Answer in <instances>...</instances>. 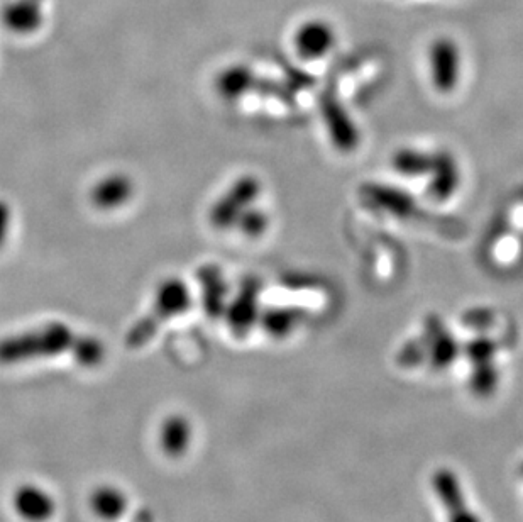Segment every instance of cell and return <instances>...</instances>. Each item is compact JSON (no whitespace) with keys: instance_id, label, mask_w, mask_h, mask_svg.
<instances>
[{"instance_id":"6da1fadb","label":"cell","mask_w":523,"mask_h":522,"mask_svg":"<svg viewBox=\"0 0 523 522\" xmlns=\"http://www.w3.org/2000/svg\"><path fill=\"white\" fill-rule=\"evenodd\" d=\"M78 333L63 321H51L0 338V367L53 360L72 353Z\"/></svg>"},{"instance_id":"7a4b0ae2","label":"cell","mask_w":523,"mask_h":522,"mask_svg":"<svg viewBox=\"0 0 523 522\" xmlns=\"http://www.w3.org/2000/svg\"><path fill=\"white\" fill-rule=\"evenodd\" d=\"M193 306L192 290L180 277L165 278L153 295V304L138 323L126 334V345L138 350L155 338L158 329L175 317L182 316Z\"/></svg>"},{"instance_id":"3957f363","label":"cell","mask_w":523,"mask_h":522,"mask_svg":"<svg viewBox=\"0 0 523 522\" xmlns=\"http://www.w3.org/2000/svg\"><path fill=\"white\" fill-rule=\"evenodd\" d=\"M261 195V182L254 175L236 178L207 212L210 226L219 231L236 228L244 212L254 207Z\"/></svg>"},{"instance_id":"277c9868","label":"cell","mask_w":523,"mask_h":522,"mask_svg":"<svg viewBox=\"0 0 523 522\" xmlns=\"http://www.w3.org/2000/svg\"><path fill=\"white\" fill-rule=\"evenodd\" d=\"M432 85L441 94H451L459 87L463 75V53L456 41L447 36L434 39L427 51Z\"/></svg>"},{"instance_id":"5b68a950","label":"cell","mask_w":523,"mask_h":522,"mask_svg":"<svg viewBox=\"0 0 523 522\" xmlns=\"http://www.w3.org/2000/svg\"><path fill=\"white\" fill-rule=\"evenodd\" d=\"M11 507L19 521L51 522L58 512V500L43 485L23 482L12 490Z\"/></svg>"},{"instance_id":"8992f818","label":"cell","mask_w":523,"mask_h":522,"mask_svg":"<svg viewBox=\"0 0 523 522\" xmlns=\"http://www.w3.org/2000/svg\"><path fill=\"white\" fill-rule=\"evenodd\" d=\"M259 287L258 280L249 278L244 282L243 287L239 289L234 297L227 302L226 317L227 328L237 338L248 336L249 331L254 328L261 317L259 311Z\"/></svg>"},{"instance_id":"52a82bcc","label":"cell","mask_w":523,"mask_h":522,"mask_svg":"<svg viewBox=\"0 0 523 522\" xmlns=\"http://www.w3.org/2000/svg\"><path fill=\"white\" fill-rule=\"evenodd\" d=\"M337 43L336 29L324 19H307L293 34V48L303 60H320L329 55Z\"/></svg>"},{"instance_id":"ba28073f","label":"cell","mask_w":523,"mask_h":522,"mask_svg":"<svg viewBox=\"0 0 523 522\" xmlns=\"http://www.w3.org/2000/svg\"><path fill=\"white\" fill-rule=\"evenodd\" d=\"M134 194L136 184L127 173H107L90 189V204L100 212L119 211L133 200Z\"/></svg>"},{"instance_id":"9c48e42d","label":"cell","mask_w":523,"mask_h":522,"mask_svg":"<svg viewBox=\"0 0 523 522\" xmlns=\"http://www.w3.org/2000/svg\"><path fill=\"white\" fill-rule=\"evenodd\" d=\"M195 439V428H193L190 417L182 412H171L161 419L158 428V446L161 453L168 456L170 460H180L187 456Z\"/></svg>"},{"instance_id":"30bf717a","label":"cell","mask_w":523,"mask_h":522,"mask_svg":"<svg viewBox=\"0 0 523 522\" xmlns=\"http://www.w3.org/2000/svg\"><path fill=\"white\" fill-rule=\"evenodd\" d=\"M46 0H9L0 11V21L9 33L31 36L45 24Z\"/></svg>"},{"instance_id":"8fae6325","label":"cell","mask_w":523,"mask_h":522,"mask_svg":"<svg viewBox=\"0 0 523 522\" xmlns=\"http://www.w3.org/2000/svg\"><path fill=\"white\" fill-rule=\"evenodd\" d=\"M90 514L100 522H119L131 507L126 490L116 484H99L87 495Z\"/></svg>"},{"instance_id":"7c38bea8","label":"cell","mask_w":523,"mask_h":522,"mask_svg":"<svg viewBox=\"0 0 523 522\" xmlns=\"http://www.w3.org/2000/svg\"><path fill=\"white\" fill-rule=\"evenodd\" d=\"M197 280L202 290L205 314L212 319L224 317L229 302V284L224 272L217 265H204L197 270Z\"/></svg>"},{"instance_id":"4fadbf2b","label":"cell","mask_w":523,"mask_h":522,"mask_svg":"<svg viewBox=\"0 0 523 522\" xmlns=\"http://www.w3.org/2000/svg\"><path fill=\"white\" fill-rule=\"evenodd\" d=\"M322 109L325 126L334 146L344 153L354 150L359 143L358 128L354 126L351 116H347L346 109L334 99H325Z\"/></svg>"},{"instance_id":"5bb4252c","label":"cell","mask_w":523,"mask_h":522,"mask_svg":"<svg viewBox=\"0 0 523 522\" xmlns=\"http://www.w3.org/2000/svg\"><path fill=\"white\" fill-rule=\"evenodd\" d=\"M429 192L435 200L451 199L461 184V172L454 156L449 153H437L432 160L429 172Z\"/></svg>"},{"instance_id":"9a60e30c","label":"cell","mask_w":523,"mask_h":522,"mask_svg":"<svg viewBox=\"0 0 523 522\" xmlns=\"http://www.w3.org/2000/svg\"><path fill=\"white\" fill-rule=\"evenodd\" d=\"M432 485H434L435 495L441 500L442 506L446 507L447 516H459L469 511L461 480L452 470L449 468L437 470L432 477Z\"/></svg>"},{"instance_id":"2e32d148","label":"cell","mask_w":523,"mask_h":522,"mask_svg":"<svg viewBox=\"0 0 523 522\" xmlns=\"http://www.w3.org/2000/svg\"><path fill=\"white\" fill-rule=\"evenodd\" d=\"M256 87V75L246 65H231L215 77V90L221 99L236 102Z\"/></svg>"},{"instance_id":"e0dca14e","label":"cell","mask_w":523,"mask_h":522,"mask_svg":"<svg viewBox=\"0 0 523 522\" xmlns=\"http://www.w3.org/2000/svg\"><path fill=\"white\" fill-rule=\"evenodd\" d=\"M70 355L80 367L95 368L104 363L107 348L97 336L78 334Z\"/></svg>"},{"instance_id":"ac0fdd59","label":"cell","mask_w":523,"mask_h":522,"mask_svg":"<svg viewBox=\"0 0 523 522\" xmlns=\"http://www.w3.org/2000/svg\"><path fill=\"white\" fill-rule=\"evenodd\" d=\"M434 155L420 150H400L393 155V168L405 177H425L429 175Z\"/></svg>"},{"instance_id":"d6986e66","label":"cell","mask_w":523,"mask_h":522,"mask_svg":"<svg viewBox=\"0 0 523 522\" xmlns=\"http://www.w3.org/2000/svg\"><path fill=\"white\" fill-rule=\"evenodd\" d=\"M300 319H302V316L295 309H287V307L270 309L259 317L266 333L275 336V338H283V336L293 333L300 323Z\"/></svg>"},{"instance_id":"ffe728a7","label":"cell","mask_w":523,"mask_h":522,"mask_svg":"<svg viewBox=\"0 0 523 522\" xmlns=\"http://www.w3.org/2000/svg\"><path fill=\"white\" fill-rule=\"evenodd\" d=\"M429 351L435 367L446 368L447 365H451L452 361L456 360L459 348H457L456 341H454L451 334L439 329L437 334L432 336Z\"/></svg>"},{"instance_id":"44dd1931","label":"cell","mask_w":523,"mask_h":522,"mask_svg":"<svg viewBox=\"0 0 523 522\" xmlns=\"http://www.w3.org/2000/svg\"><path fill=\"white\" fill-rule=\"evenodd\" d=\"M236 228L241 229V233L248 238H259L268 229V217H266L265 212L259 211L256 207H251L237 221Z\"/></svg>"},{"instance_id":"7402d4cb","label":"cell","mask_w":523,"mask_h":522,"mask_svg":"<svg viewBox=\"0 0 523 522\" xmlns=\"http://www.w3.org/2000/svg\"><path fill=\"white\" fill-rule=\"evenodd\" d=\"M385 192L386 194L378 195L373 192V197H375V199H381V204H383L381 207H385L386 211L393 212V214H407V212L410 211L412 202H410L407 195L398 194L400 190L397 189H385Z\"/></svg>"},{"instance_id":"603a6c76","label":"cell","mask_w":523,"mask_h":522,"mask_svg":"<svg viewBox=\"0 0 523 522\" xmlns=\"http://www.w3.org/2000/svg\"><path fill=\"white\" fill-rule=\"evenodd\" d=\"M469 360L473 361L476 367L479 365H490L495 358V345L490 343V339H478L468 346Z\"/></svg>"},{"instance_id":"cb8c5ba5","label":"cell","mask_w":523,"mask_h":522,"mask_svg":"<svg viewBox=\"0 0 523 522\" xmlns=\"http://www.w3.org/2000/svg\"><path fill=\"white\" fill-rule=\"evenodd\" d=\"M12 228V207L6 199H0V250L6 246Z\"/></svg>"},{"instance_id":"d4e9b609","label":"cell","mask_w":523,"mask_h":522,"mask_svg":"<svg viewBox=\"0 0 523 522\" xmlns=\"http://www.w3.org/2000/svg\"><path fill=\"white\" fill-rule=\"evenodd\" d=\"M447 522H481V519H479L478 514H476L473 509H469V511L464 512V514H459V516L447 519Z\"/></svg>"}]
</instances>
